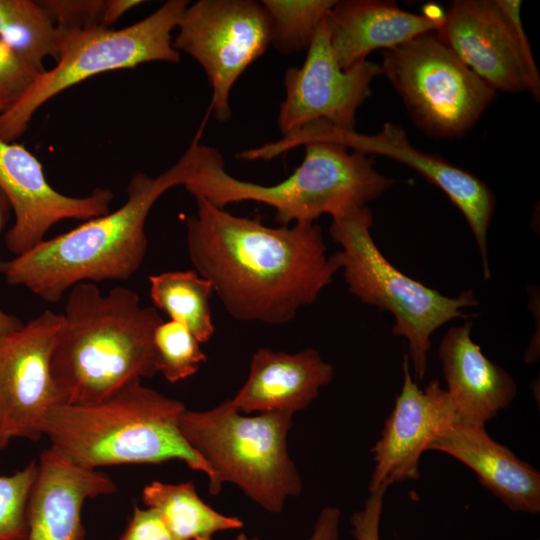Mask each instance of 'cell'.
Segmentation results:
<instances>
[{
	"label": "cell",
	"mask_w": 540,
	"mask_h": 540,
	"mask_svg": "<svg viewBox=\"0 0 540 540\" xmlns=\"http://www.w3.org/2000/svg\"><path fill=\"white\" fill-rule=\"evenodd\" d=\"M57 29L72 30L103 26L105 0L40 1Z\"/></svg>",
	"instance_id": "cell-30"
},
{
	"label": "cell",
	"mask_w": 540,
	"mask_h": 540,
	"mask_svg": "<svg viewBox=\"0 0 540 540\" xmlns=\"http://www.w3.org/2000/svg\"><path fill=\"white\" fill-rule=\"evenodd\" d=\"M334 375L333 366L314 348L297 353L258 349L248 377L231 404L244 414H291L305 410Z\"/></svg>",
	"instance_id": "cell-18"
},
{
	"label": "cell",
	"mask_w": 540,
	"mask_h": 540,
	"mask_svg": "<svg viewBox=\"0 0 540 540\" xmlns=\"http://www.w3.org/2000/svg\"><path fill=\"white\" fill-rule=\"evenodd\" d=\"M368 206L332 218L329 233L341 249L331 255L343 269L348 291L362 303L388 311L395 318L392 333L403 337L413 364L415 381L427 371L432 334L454 319H467L463 309L479 305L473 290L451 298L405 275L382 254L371 234Z\"/></svg>",
	"instance_id": "cell-6"
},
{
	"label": "cell",
	"mask_w": 540,
	"mask_h": 540,
	"mask_svg": "<svg viewBox=\"0 0 540 540\" xmlns=\"http://www.w3.org/2000/svg\"><path fill=\"white\" fill-rule=\"evenodd\" d=\"M0 189L14 214V222L5 234L6 248L13 256L43 241L50 228L63 220L86 221L108 213L114 197L106 188L79 197L58 192L30 151L1 138Z\"/></svg>",
	"instance_id": "cell-14"
},
{
	"label": "cell",
	"mask_w": 540,
	"mask_h": 540,
	"mask_svg": "<svg viewBox=\"0 0 540 540\" xmlns=\"http://www.w3.org/2000/svg\"><path fill=\"white\" fill-rule=\"evenodd\" d=\"M236 540H259L257 537H250L244 533H240Z\"/></svg>",
	"instance_id": "cell-36"
},
{
	"label": "cell",
	"mask_w": 540,
	"mask_h": 540,
	"mask_svg": "<svg viewBox=\"0 0 540 540\" xmlns=\"http://www.w3.org/2000/svg\"><path fill=\"white\" fill-rule=\"evenodd\" d=\"M291 414L239 412L230 402L205 410L185 409L182 436L212 469L220 490L240 488L270 513H280L288 498L302 492V479L290 458L287 438Z\"/></svg>",
	"instance_id": "cell-7"
},
{
	"label": "cell",
	"mask_w": 540,
	"mask_h": 540,
	"mask_svg": "<svg viewBox=\"0 0 540 540\" xmlns=\"http://www.w3.org/2000/svg\"><path fill=\"white\" fill-rule=\"evenodd\" d=\"M182 402L134 380L91 404H59L47 414L44 436L50 448L85 468L183 461L204 473L218 495L215 475L186 442L179 428Z\"/></svg>",
	"instance_id": "cell-5"
},
{
	"label": "cell",
	"mask_w": 540,
	"mask_h": 540,
	"mask_svg": "<svg viewBox=\"0 0 540 540\" xmlns=\"http://www.w3.org/2000/svg\"><path fill=\"white\" fill-rule=\"evenodd\" d=\"M314 141H329L369 156L388 157L411 167L441 189L465 217L480 252L484 278L490 279L487 233L496 199L484 181L438 155L416 148L405 130L391 122L384 123L376 134L313 123L284 135L280 140L269 142L267 152L275 158Z\"/></svg>",
	"instance_id": "cell-11"
},
{
	"label": "cell",
	"mask_w": 540,
	"mask_h": 540,
	"mask_svg": "<svg viewBox=\"0 0 540 540\" xmlns=\"http://www.w3.org/2000/svg\"><path fill=\"white\" fill-rule=\"evenodd\" d=\"M442 19L412 13L394 1L383 0H336L326 17L333 55L344 70L366 61L376 49H391L436 32Z\"/></svg>",
	"instance_id": "cell-20"
},
{
	"label": "cell",
	"mask_w": 540,
	"mask_h": 540,
	"mask_svg": "<svg viewBox=\"0 0 540 540\" xmlns=\"http://www.w3.org/2000/svg\"><path fill=\"white\" fill-rule=\"evenodd\" d=\"M380 74V65L368 60L347 70L338 65L325 18L302 66L285 72V98L278 113L281 133L284 136L313 123L355 130L357 110L370 96L371 83Z\"/></svg>",
	"instance_id": "cell-13"
},
{
	"label": "cell",
	"mask_w": 540,
	"mask_h": 540,
	"mask_svg": "<svg viewBox=\"0 0 540 540\" xmlns=\"http://www.w3.org/2000/svg\"><path fill=\"white\" fill-rule=\"evenodd\" d=\"M150 296L156 308L170 320L186 326L200 343L210 340L212 322L211 283L196 271H169L149 276Z\"/></svg>",
	"instance_id": "cell-23"
},
{
	"label": "cell",
	"mask_w": 540,
	"mask_h": 540,
	"mask_svg": "<svg viewBox=\"0 0 540 540\" xmlns=\"http://www.w3.org/2000/svg\"><path fill=\"white\" fill-rule=\"evenodd\" d=\"M40 74L0 40V115L21 100Z\"/></svg>",
	"instance_id": "cell-28"
},
{
	"label": "cell",
	"mask_w": 540,
	"mask_h": 540,
	"mask_svg": "<svg viewBox=\"0 0 540 540\" xmlns=\"http://www.w3.org/2000/svg\"><path fill=\"white\" fill-rule=\"evenodd\" d=\"M118 540H178L160 516L150 508L134 507L127 527Z\"/></svg>",
	"instance_id": "cell-32"
},
{
	"label": "cell",
	"mask_w": 540,
	"mask_h": 540,
	"mask_svg": "<svg viewBox=\"0 0 540 540\" xmlns=\"http://www.w3.org/2000/svg\"><path fill=\"white\" fill-rule=\"evenodd\" d=\"M472 323L449 328L438 357L447 392L462 420L484 424L507 408L517 394L514 378L488 359L471 338Z\"/></svg>",
	"instance_id": "cell-21"
},
{
	"label": "cell",
	"mask_w": 540,
	"mask_h": 540,
	"mask_svg": "<svg viewBox=\"0 0 540 540\" xmlns=\"http://www.w3.org/2000/svg\"><path fill=\"white\" fill-rule=\"evenodd\" d=\"M203 125L185 151L187 173L183 186L212 204L254 201L271 206L282 226L314 223L324 214L332 218L367 204L389 190L395 180L373 166L369 155L329 141L304 145L301 164L284 180L261 185L243 181L225 170L220 152L199 142Z\"/></svg>",
	"instance_id": "cell-4"
},
{
	"label": "cell",
	"mask_w": 540,
	"mask_h": 540,
	"mask_svg": "<svg viewBox=\"0 0 540 540\" xmlns=\"http://www.w3.org/2000/svg\"><path fill=\"white\" fill-rule=\"evenodd\" d=\"M437 37L496 92L528 91L525 73L495 0H454Z\"/></svg>",
	"instance_id": "cell-16"
},
{
	"label": "cell",
	"mask_w": 540,
	"mask_h": 540,
	"mask_svg": "<svg viewBox=\"0 0 540 540\" xmlns=\"http://www.w3.org/2000/svg\"><path fill=\"white\" fill-rule=\"evenodd\" d=\"M37 475L32 461L11 475L0 476V540H27L28 505Z\"/></svg>",
	"instance_id": "cell-27"
},
{
	"label": "cell",
	"mask_w": 540,
	"mask_h": 540,
	"mask_svg": "<svg viewBox=\"0 0 540 540\" xmlns=\"http://www.w3.org/2000/svg\"><path fill=\"white\" fill-rule=\"evenodd\" d=\"M140 0H105L103 26L110 27L132 8L140 5Z\"/></svg>",
	"instance_id": "cell-35"
},
{
	"label": "cell",
	"mask_w": 540,
	"mask_h": 540,
	"mask_svg": "<svg viewBox=\"0 0 540 540\" xmlns=\"http://www.w3.org/2000/svg\"><path fill=\"white\" fill-rule=\"evenodd\" d=\"M194 197L196 214L186 219L189 258L233 318L288 323L339 270L320 226L268 227Z\"/></svg>",
	"instance_id": "cell-1"
},
{
	"label": "cell",
	"mask_w": 540,
	"mask_h": 540,
	"mask_svg": "<svg viewBox=\"0 0 540 540\" xmlns=\"http://www.w3.org/2000/svg\"><path fill=\"white\" fill-rule=\"evenodd\" d=\"M272 26L274 48L284 54L308 49L336 0H262Z\"/></svg>",
	"instance_id": "cell-25"
},
{
	"label": "cell",
	"mask_w": 540,
	"mask_h": 540,
	"mask_svg": "<svg viewBox=\"0 0 540 540\" xmlns=\"http://www.w3.org/2000/svg\"><path fill=\"white\" fill-rule=\"evenodd\" d=\"M380 68L414 124L437 139L465 135L497 94L435 32L384 50Z\"/></svg>",
	"instance_id": "cell-9"
},
{
	"label": "cell",
	"mask_w": 540,
	"mask_h": 540,
	"mask_svg": "<svg viewBox=\"0 0 540 540\" xmlns=\"http://www.w3.org/2000/svg\"><path fill=\"white\" fill-rule=\"evenodd\" d=\"M200 344L186 326L162 321L154 332L158 373L171 383L194 375L207 359Z\"/></svg>",
	"instance_id": "cell-26"
},
{
	"label": "cell",
	"mask_w": 540,
	"mask_h": 540,
	"mask_svg": "<svg viewBox=\"0 0 540 540\" xmlns=\"http://www.w3.org/2000/svg\"><path fill=\"white\" fill-rule=\"evenodd\" d=\"M58 30L40 1L0 0V40L39 72L56 58Z\"/></svg>",
	"instance_id": "cell-24"
},
{
	"label": "cell",
	"mask_w": 540,
	"mask_h": 540,
	"mask_svg": "<svg viewBox=\"0 0 540 540\" xmlns=\"http://www.w3.org/2000/svg\"><path fill=\"white\" fill-rule=\"evenodd\" d=\"M512 37L515 49L522 64L528 92L537 102L540 100V74L534 59L532 49L521 20V5L519 0H495Z\"/></svg>",
	"instance_id": "cell-29"
},
{
	"label": "cell",
	"mask_w": 540,
	"mask_h": 540,
	"mask_svg": "<svg viewBox=\"0 0 540 540\" xmlns=\"http://www.w3.org/2000/svg\"><path fill=\"white\" fill-rule=\"evenodd\" d=\"M162 321L129 288L103 294L94 283L72 287L50 363L62 404L96 403L157 374L154 332Z\"/></svg>",
	"instance_id": "cell-2"
},
{
	"label": "cell",
	"mask_w": 540,
	"mask_h": 540,
	"mask_svg": "<svg viewBox=\"0 0 540 540\" xmlns=\"http://www.w3.org/2000/svg\"><path fill=\"white\" fill-rule=\"evenodd\" d=\"M60 324L61 314L46 310L0 335V451L14 439L38 441L62 404L50 368Z\"/></svg>",
	"instance_id": "cell-12"
},
{
	"label": "cell",
	"mask_w": 540,
	"mask_h": 540,
	"mask_svg": "<svg viewBox=\"0 0 540 540\" xmlns=\"http://www.w3.org/2000/svg\"><path fill=\"white\" fill-rule=\"evenodd\" d=\"M188 5L187 0H168L146 18L121 29H57L56 65L42 72L21 100L0 115V138L15 142L42 105L93 76L148 62L178 63L180 53L173 47L172 31Z\"/></svg>",
	"instance_id": "cell-8"
},
{
	"label": "cell",
	"mask_w": 540,
	"mask_h": 540,
	"mask_svg": "<svg viewBox=\"0 0 540 540\" xmlns=\"http://www.w3.org/2000/svg\"><path fill=\"white\" fill-rule=\"evenodd\" d=\"M403 374L400 394L385 421L381 437L371 449L375 466L369 492L419 479L421 455L461 419L438 380H431L425 389L413 380L407 355L403 358Z\"/></svg>",
	"instance_id": "cell-15"
},
{
	"label": "cell",
	"mask_w": 540,
	"mask_h": 540,
	"mask_svg": "<svg viewBox=\"0 0 540 540\" xmlns=\"http://www.w3.org/2000/svg\"><path fill=\"white\" fill-rule=\"evenodd\" d=\"M116 489L107 474L81 467L51 448L44 450L29 499L27 540H84V502Z\"/></svg>",
	"instance_id": "cell-17"
},
{
	"label": "cell",
	"mask_w": 540,
	"mask_h": 540,
	"mask_svg": "<svg viewBox=\"0 0 540 540\" xmlns=\"http://www.w3.org/2000/svg\"><path fill=\"white\" fill-rule=\"evenodd\" d=\"M10 204L0 189V233L7 224L10 213ZM24 323L14 315L8 314L0 309V335L9 333L21 327Z\"/></svg>",
	"instance_id": "cell-34"
},
{
	"label": "cell",
	"mask_w": 540,
	"mask_h": 540,
	"mask_svg": "<svg viewBox=\"0 0 540 540\" xmlns=\"http://www.w3.org/2000/svg\"><path fill=\"white\" fill-rule=\"evenodd\" d=\"M429 450L446 453L468 466L479 483L510 510L540 512V473L494 440L484 424L460 419Z\"/></svg>",
	"instance_id": "cell-19"
},
{
	"label": "cell",
	"mask_w": 540,
	"mask_h": 540,
	"mask_svg": "<svg viewBox=\"0 0 540 540\" xmlns=\"http://www.w3.org/2000/svg\"><path fill=\"white\" fill-rule=\"evenodd\" d=\"M142 500L178 540H212L216 533L243 526L238 517L220 513L205 503L192 481H153L144 487Z\"/></svg>",
	"instance_id": "cell-22"
},
{
	"label": "cell",
	"mask_w": 540,
	"mask_h": 540,
	"mask_svg": "<svg viewBox=\"0 0 540 540\" xmlns=\"http://www.w3.org/2000/svg\"><path fill=\"white\" fill-rule=\"evenodd\" d=\"M387 489L388 486H382L370 492L363 509L351 516V532L355 540H380L379 526Z\"/></svg>",
	"instance_id": "cell-31"
},
{
	"label": "cell",
	"mask_w": 540,
	"mask_h": 540,
	"mask_svg": "<svg viewBox=\"0 0 540 540\" xmlns=\"http://www.w3.org/2000/svg\"><path fill=\"white\" fill-rule=\"evenodd\" d=\"M177 28L173 47L200 64L212 88L207 115L228 120L232 87L271 45L266 9L255 0H198L187 6Z\"/></svg>",
	"instance_id": "cell-10"
},
{
	"label": "cell",
	"mask_w": 540,
	"mask_h": 540,
	"mask_svg": "<svg viewBox=\"0 0 540 540\" xmlns=\"http://www.w3.org/2000/svg\"><path fill=\"white\" fill-rule=\"evenodd\" d=\"M340 509L324 507L315 522L308 540H339Z\"/></svg>",
	"instance_id": "cell-33"
},
{
	"label": "cell",
	"mask_w": 540,
	"mask_h": 540,
	"mask_svg": "<svg viewBox=\"0 0 540 540\" xmlns=\"http://www.w3.org/2000/svg\"><path fill=\"white\" fill-rule=\"evenodd\" d=\"M185 165L181 156L157 177L136 173L118 209L0 260V274L8 284L24 287L48 303H57L80 283L129 279L147 253L149 212L163 193L183 185Z\"/></svg>",
	"instance_id": "cell-3"
}]
</instances>
